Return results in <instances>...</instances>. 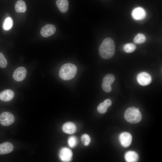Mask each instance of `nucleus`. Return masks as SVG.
Wrapping results in <instances>:
<instances>
[{"label": "nucleus", "instance_id": "13", "mask_svg": "<svg viewBox=\"0 0 162 162\" xmlns=\"http://www.w3.org/2000/svg\"><path fill=\"white\" fill-rule=\"evenodd\" d=\"M14 147L12 143L5 142L0 144V154H4L11 152Z\"/></svg>", "mask_w": 162, "mask_h": 162}, {"label": "nucleus", "instance_id": "8", "mask_svg": "<svg viewBox=\"0 0 162 162\" xmlns=\"http://www.w3.org/2000/svg\"><path fill=\"white\" fill-rule=\"evenodd\" d=\"M131 14L132 18L134 20H140L145 19L146 16V13L143 8L138 7L133 10Z\"/></svg>", "mask_w": 162, "mask_h": 162}, {"label": "nucleus", "instance_id": "21", "mask_svg": "<svg viewBox=\"0 0 162 162\" xmlns=\"http://www.w3.org/2000/svg\"><path fill=\"white\" fill-rule=\"evenodd\" d=\"M136 44L133 43H128L124 45L123 49L124 51L128 53H131L135 51L136 48Z\"/></svg>", "mask_w": 162, "mask_h": 162}, {"label": "nucleus", "instance_id": "12", "mask_svg": "<svg viewBox=\"0 0 162 162\" xmlns=\"http://www.w3.org/2000/svg\"><path fill=\"white\" fill-rule=\"evenodd\" d=\"M14 92L11 90H5L0 93V99L2 101L8 102L11 100L14 96Z\"/></svg>", "mask_w": 162, "mask_h": 162}, {"label": "nucleus", "instance_id": "5", "mask_svg": "<svg viewBox=\"0 0 162 162\" xmlns=\"http://www.w3.org/2000/svg\"><path fill=\"white\" fill-rule=\"evenodd\" d=\"M15 121V118L11 113L5 112L0 115V123L4 126H8L12 124Z\"/></svg>", "mask_w": 162, "mask_h": 162}, {"label": "nucleus", "instance_id": "23", "mask_svg": "<svg viewBox=\"0 0 162 162\" xmlns=\"http://www.w3.org/2000/svg\"><path fill=\"white\" fill-rule=\"evenodd\" d=\"M68 143L70 147H74L76 146L77 143V140L76 138L74 136L70 137L68 139Z\"/></svg>", "mask_w": 162, "mask_h": 162}, {"label": "nucleus", "instance_id": "18", "mask_svg": "<svg viewBox=\"0 0 162 162\" xmlns=\"http://www.w3.org/2000/svg\"><path fill=\"white\" fill-rule=\"evenodd\" d=\"M15 9L17 13H24L26 10V6L25 2L22 0H19L16 3Z\"/></svg>", "mask_w": 162, "mask_h": 162}, {"label": "nucleus", "instance_id": "15", "mask_svg": "<svg viewBox=\"0 0 162 162\" xmlns=\"http://www.w3.org/2000/svg\"><path fill=\"white\" fill-rule=\"evenodd\" d=\"M111 104V100L109 99H106L98 105L97 108V110L100 113H104L106 112L107 108L110 107Z\"/></svg>", "mask_w": 162, "mask_h": 162}, {"label": "nucleus", "instance_id": "20", "mask_svg": "<svg viewBox=\"0 0 162 162\" xmlns=\"http://www.w3.org/2000/svg\"><path fill=\"white\" fill-rule=\"evenodd\" d=\"M146 40V38L144 34L139 33L134 38V42L136 44H141L145 42Z\"/></svg>", "mask_w": 162, "mask_h": 162}, {"label": "nucleus", "instance_id": "22", "mask_svg": "<svg viewBox=\"0 0 162 162\" xmlns=\"http://www.w3.org/2000/svg\"><path fill=\"white\" fill-rule=\"evenodd\" d=\"M81 140L83 144L85 146H88L91 141L90 136L86 134H84L82 136Z\"/></svg>", "mask_w": 162, "mask_h": 162}, {"label": "nucleus", "instance_id": "4", "mask_svg": "<svg viewBox=\"0 0 162 162\" xmlns=\"http://www.w3.org/2000/svg\"><path fill=\"white\" fill-rule=\"evenodd\" d=\"M115 80V76L111 74H107L104 77L102 86L103 90L105 92L108 93L111 91V85L113 82Z\"/></svg>", "mask_w": 162, "mask_h": 162}, {"label": "nucleus", "instance_id": "19", "mask_svg": "<svg viewBox=\"0 0 162 162\" xmlns=\"http://www.w3.org/2000/svg\"><path fill=\"white\" fill-rule=\"evenodd\" d=\"M13 20L10 17H7L4 20L3 24V27L4 30H8L10 29L13 26Z\"/></svg>", "mask_w": 162, "mask_h": 162}, {"label": "nucleus", "instance_id": "7", "mask_svg": "<svg viewBox=\"0 0 162 162\" xmlns=\"http://www.w3.org/2000/svg\"><path fill=\"white\" fill-rule=\"evenodd\" d=\"M27 70L25 68L20 67L15 69L14 71L13 77L16 81L20 82L23 80L26 77Z\"/></svg>", "mask_w": 162, "mask_h": 162}, {"label": "nucleus", "instance_id": "10", "mask_svg": "<svg viewBox=\"0 0 162 162\" xmlns=\"http://www.w3.org/2000/svg\"><path fill=\"white\" fill-rule=\"evenodd\" d=\"M119 139L121 145L123 147L126 148L130 145L132 140V136L129 133L124 132L120 134Z\"/></svg>", "mask_w": 162, "mask_h": 162}, {"label": "nucleus", "instance_id": "9", "mask_svg": "<svg viewBox=\"0 0 162 162\" xmlns=\"http://www.w3.org/2000/svg\"><path fill=\"white\" fill-rule=\"evenodd\" d=\"M56 30V28L54 25L47 24L41 28L40 34L44 37H48L54 34Z\"/></svg>", "mask_w": 162, "mask_h": 162}, {"label": "nucleus", "instance_id": "24", "mask_svg": "<svg viewBox=\"0 0 162 162\" xmlns=\"http://www.w3.org/2000/svg\"><path fill=\"white\" fill-rule=\"evenodd\" d=\"M7 61L5 56L2 52H0V67L2 68L7 66Z\"/></svg>", "mask_w": 162, "mask_h": 162}, {"label": "nucleus", "instance_id": "6", "mask_svg": "<svg viewBox=\"0 0 162 162\" xmlns=\"http://www.w3.org/2000/svg\"><path fill=\"white\" fill-rule=\"evenodd\" d=\"M137 80L140 85L142 86H146L151 83L152 79L150 75L148 73L142 72L137 75Z\"/></svg>", "mask_w": 162, "mask_h": 162}, {"label": "nucleus", "instance_id": "14", "mask_svg": "<svg viewBox=\"0 0 162 162\" xmlns=\"http://www.w3.org/2000/svg\"><path fill=\"white\" fill-rule=\"evenodd\" d=\"M63 131L67 134H71L74 133L76 131L75 125L71 122H67L63 124L62 127Z\"/></svg>", "mask_w": 162, "mask_h": 162}, {"label": "nucleus", "instance_id": "1", "mask_svg": "<svg viewBox=\"0 0 162 162\" xmlns=\"http://www.w3.org/2000/svg\"><path fill=\"white\" fill-rule=\"evenodd\" d=\"M99 52L100 56L103 59H108L114 55L115 52L114 42L112 38H105L100 45Z\"/></svg>", "mask_w": 162, "mask_h": 162}, {"label": "nucleus", "instance_id": "17", "mask_svg": "<svg viewBox=\"0 0 162 162\" xmlns=\"http://www.w3.org/2000/svg\"><path fill=\"white\" fill-rule=\"evenodd\" d=\"M125 159L128 162H135L138 161L139 156L138 154L133 151H129L125 154Z\"/></svg>", "mask_w": 162, "mask_h": 162}, {"label": "nucleus", "instance_id": "2", "mask_svg": "<svg viewBox=\"0 0 162 162\" xmlns=\"http://www.w3.org/2000/svg\"><path fill=\"white\" fill-rule=\"evenodd\" d=\"M77 71V68L74 64L67 63L61 67L59 72L60 78L63 80H68L74 78Z\"/></svg>", "mask_w": 162, "mask_h": 162}, {"label": "nucleus", "instance_id": "11", "mask_svg": "<svg viewBox=\"0 0 162 162\" xmlns=\"http://www.w3.org/2000/svg\"><path fill=\"white\" fill-rule=\"evenodd\" d=\"M59 156L63 162L70 161L72 159V152L69 148L64 147L62 148L59 152Z\"/></svg>", "mask_w": 162, "mask_h": 162}, {"label": "nucleus", "instance_id": "16", "mask_svg": "<svg viewBox=\"0 0 162 162\" xmlns=\"http://www.w3.org/2000/svg\"><path fill=\"white\" fill-rule=\"evenodd\" d=\"M56 4L59 10L61 12H66L69 8V2L68 0H57Z\"/></svg>", "mask_w": 162, "mask_h": 162}, {"label": "nucleus", "instance_id": "3", "mask_svg": "<svg viewBox=\"0 0 162 162\" xmlns=\"http://www.w3.org/2000/svg\"><path fill=\"white\" fill-rule=\"evenodd\" d=\"M124 117L128 122L136 124L140 122L142 116L139 108L131 107L126 110L124 114Z\"/></svg>", "mask_w": 162, "mask_h": 162}]
</instances>
